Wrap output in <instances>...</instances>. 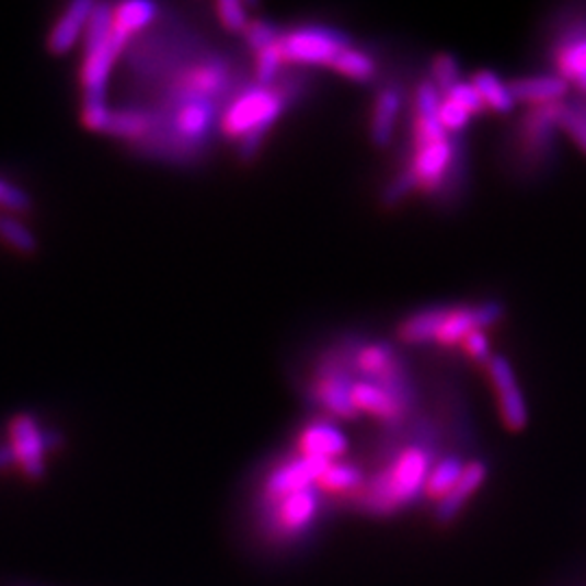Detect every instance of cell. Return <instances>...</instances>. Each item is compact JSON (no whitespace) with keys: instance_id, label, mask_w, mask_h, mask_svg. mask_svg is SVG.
Segmentation results:
<instances>
[{"instance_id":"obj_1","label":"cell","mask_w":586,"mask_h":586,"mask_svg":"<svg viewBox=\"0 0 586 586\" xmlns=\"http://www.w3.org/2000/svg\"><path fill=\"white\" fill-rule=\"evenodd\" d=\"M296 85H252L241 88L227 105L220 119V133L234 139L239 157L250 161L256 157L265 137L278 117L285 114L287 105L296 96Z\"/></svg>"},{"instance_id":"obj_2","label":"cell","mask_w":586,"mask_h":586,"mask_svg":"<svg viewBox=\"0 0 586 586\" xmlns=\"http://www.w3.org/2000/svg\"><path fill=\"white\" fill-rule=\"evenodd\" d=\"M433 469L430 450L411 446L402 450L389 468L378 471L358 491L356 504L371 515H391L426 493V482Z\"/></svg>"},{"instance_id":"obj_3","label":"cell","mask_w":586,"mask_h":586,"mask_svg":"<svg viewBox=\"0 0 586 586\" xmlns=\"http://www.w3.org/2000/svg\"><path fill=\"white\" fill-rule=\"evenodd\" d=\"M116 7L110 2H96L88 33H85V57L81 66L83 85V107H105L107 105V83L119 55L124 53L128 39L117 33L114 26Z\"/></svg>"},{"instance_id":"obj_4","label":"cell","mask_w":586,"mask_h":586,"mask_svg":"<svg viewBox=\"0 0 586 586\" xmlns=\"http://www.w3.org/2000/svg\"><path fill=\"white\" fill-rule=\"evenodd\" d=\"M337 356L351 369L356 380H367L393 398H398L409 411L413 409L417 393L411 382L409 369L400 354L384 342H352L351 346L337 348Z\"/></svg>"},{"instance_id":"obj_5","label":"cell","mask_w":586,"mask_h":586,"mask_svg":"<svg viewBox=\"0 0 586 586\" xmlns=\"http://www.w3.org/2000/svg\"><path fill=\"white\" fill-rule=\"evenodd\" d=\"M283 61L289 66H329L340 53L351 48L352 39L331 26H300L280 33Z\"/></svg>"},{"instance_id":"obj_6","label":"cell","mask_w":586,"mask_h":586,"mask_svg":"<svg viewBox=\"0 0 586 586\" xmlns=\"http://www.w3.org/2000/svg\"><path fill=\"white\" fill-rule=\"evenodd\" d=\"M561 103L530 107L517 124V159L526 172H537L548 165L556 148Z\"/></svg>"},{"instance_id":"obj_7","label":"cell","mask_w":586,"mask_h":586,"mask_svg":"<svg viewBox=\"0 0 586 586\" xmlns=\"http://www.w3.org/2000/svg\"><path fill=\"white\" fill-rule=\"evenodd\" d=\"M354 380L356 378L342 363L337 352L331 351L324 354L313 380L309 382V400L333 420H354L360 415L352 402Z\"/></svg>"},{"instance_id":"obj_8","label":"cell","mask_w":586,"mask_h":586,"mask_svg":"<svg viewBox=\"0 0 586 586\" xmlns=\"http://www.w3.org/2000/svg\"><path fill=\"white\" fill-rule=\"evenodd\" d=\"M233 68L225 59H203L185 68L168 92L170 107L192 101H222L234 88Z\"/></svg>"},{"instance_id":"obj_9","label":"cell","mask_w":586,"mask_h":586,"mask_svg":"<svg viewBox=\"0 0 586 586\" xmlns=\"http://www.w3.org/2000/svg\"><path fill=\"white\" fill-rule=\"evenodd\" d=\"M220 119V101H192L174 105L170 114V139L183 152H198L200 146L211 139Z\"/></svg>"},{"instance_id":"obj_10","label":"cell","mask_w":586,"mask_h":586,"mask_svg":"<svg viewBox=\"0 0 586 586\" xmlns=\"http://www.w3.org/2000/svg\"><path fill=\"white\" fill-rule=\"evenodd\" d=\"M552 61L556 74L586 96V15L563 22L552 42Z\"/></svg>"},{"instance_id":"obj_11","label":"cell","mask_w":586,"mask_h":586,"mask_svg":"<svg viewBox=\"0 0 586 586\" xmlns=\"http://www.w3.org/2000/svg\"><path fill=\"white\" fill-rule=\"evenodd\" d=\"M486 371H489V380L497 393V406H499V415L502 422L508 430L519 433L528 426V406L524 400V393L519 389L515 369L510 365L508 358L495 354L489 363H486Z\"/></svg>"},{"instance_id":"obj_12","label":"cell","mask_w":586,"mask_h":586,"mask_svg":"<svg viewBox=\"0 0 586 586\" xmlns=\"http://www.w3.org/2000/svg\"><path fill=\"white\" fill-rule=\"evenodd\" d=\"M11 448L15 455V463L20 469L33 478L39 480L46 473V433L39 428L35 417L31 415H18L11 426Z\"/></svg>"},{"instance_id":"obj_13","label":"cell","mask_w":586,"mask_h":586,"mask_svg":"<svg viewBox=\"0 0 586 586\" xmlns=\"http://www.w3.org/2000/svg\"><path fill=\"white\" fill-rule=\"evenodd\" d=\"M331 463L320 461V459H309V457H298L287 461L285 466L272 471V475L265 482V495L274 502L280 499L289 493L318 486L320 478Z\"/></svg>"},{"instance_id":"obj_14","label":"cell","mask_w":586,"mask_h":586,"mask_svg":"<svg viewBox=\"0 0 586 586\" xmlns=\"http://www.w3.org/2000/svg\"><path fill=\"white\" fill-rule=\"evenodd\" d=\"M274 513L280 530L289 535H300L305 532L313 519L318 517L320 504H322V489L320 486H309L296 493H289L280 499H274Z\"/></svg>"},{"instance_id":"obj_15","label":"cell","mask_w":586,"mask_h":586,"mask_svg":"<svg viewBox=\"0 0 586 586\" xmlns=\"http://www.w3.org/2000/svg\"><path fill=\"white\" fill-rule=\"evenodd\" d=\"M298 450H300V457L335 463L348 452V439L335 424L320 420V422H311L300 433Z\"/></svg>"},{"instance_id":"obj_16","label":"cell","mask_w":586,"mask_h":586,"mask_svg":"<svg viewBox=\"0 0 586 586\" xmlns=\"http://www.w3.org/2000/svg\"><path fill=\"white\" fill-rule=\"evenodd\" d=\"M94 4L96 2H92V0H74L64 9V13L57 18V22L48 35V48L55 55H66L81 39H85Z\"/></svg>"},{"instance_id":"obj_17","label":"cell","mask_w":586,"mask_h":586,"mask_svg":"<svg viewBox=\"0 0 586 586\" xmlns=\"http://www.w3.org/2000/svg\"><path fill=\"white\" fill-rule=\"evenodd\" d=\"M352 402L358 413H367L389 426H398L409 415V409L393 398L382 387L367 382V380H354L352 384Z\"/></svg>"},{"instance_id":"obj_18","label":"cell","mask_w":586,"mask_h":586,"mask_svg":"<svg viewBox=\"0 0 586 586\" xmlns=\"http://www.w3.org/2000/svg\"><path fill=\"white\" fill-rule=\"evenodd\" d=\"M515 103H524L528 107H543L563 103L570 94V83L559 74H537L521 77L508 83Z\"/></svg>"},{"instance_id":"obj_19","label":"cell","mask_w":586,"mask_h":586,"mask_svg":"<svg viewBox=\"0 0 586 586\" xmlns=\"http://www.w3.org/2000/svg\"><path fill=\"white\" fill-rule=\"evenodd\" d=\"M404 105V92L400 85H387L378 92L371 116V141L378 148H387L393 141V130Z\"/></svg>"},{"instance_id":"obj_20","label":"cell","mask_w":586,"mask_h":586,"mask_svg":"<svg viewBox=\"0 0 586 586\" xmlns=\"http://www.w3.org/2000/svg\"><path fill=\"white\" fill-rule=\"evenodd\" d=\"M484 480H486V466L482 461L468 463L459 484L437 504V519L441 524H450L463 510L466 502L482 486Z\"/></svg>"},{"instance_id":"obj_21","label":"cell","mask_w":586,"mask_h":586,"mask_svg":"<svg viewBox=\"0 0 586 586\" xmlns=\"http://www.w3.org/2000/svg\"><path fill=\"white\" fill-rule=\"evenodd\" d=\"M444 318V307H430L424 311H417L402 320L398 326V340L406 346H422V344H433L435 335L439 331Z\"/></svg>"},{"instance_id":"obj_22","label":"cell","mask_w":586,"mask_h":586,"mask_svg":"<svg viewBox=\"0 0 586 586\" xmlns=\"http://www.w3.org/2000/svg\"><path fill=\"white\" fill-rule=\"evenodd\" d=\"M471 85L478 90L480 99L484 101L486 110H493L495 114H510L517 105L508 83H504L495 72L491 70H478L471 77Z\"/></svg>"},{"instance_id":"obj_23","label":"cell","mask_w":586,"mask_h":586,"mask_svg":"<svg viewBox=\"0 0 586 586\" xmlns=\"http://www.w3.org/2000/svg\"><path fill=\"white\" fill-rule=\"evenodd\" d=\"M157 126V116L143 110H116L112 112L105 133L119 139H143Z\"/></svg>"},{"instance_id":"obj_24","label":"cell","mask_w":586,"mask_h":586,"mask_svg":"<svg viewBox=\"0 0 586 586\" xmlns=\"http://www.w3.org/2000/svg\"><path fill=\"white\" fill-rule=\"evenodd\" d=\"M157 18V4L148 0H130L117 4L114 13V26L117 33H122L126 39L130 35L143 31L152 20Z\"/></svg>"},{"instance_id":"obj_25","label":"cell","mask_w":586,"mask_h":586,"mask_svg":"<svg viewBox=\"0 0 586 586\" xmlns=\"http://www.w3.org/2000/svg\"><path fill=\"white\" fill-rule=\"evenodd\" d=\"M466 471V463L459 457H446L430 469L428 482H426V495L430 499L441 502L461 480Z\"/></svg>"},{"instance_id":"obj_26","label":"cell","mask_w":586,"mask_h":586,"mask_svg":"<svg viewBox=\"0 0 586 586\" xmlns=\"http://www.w3.org/2000/svg\"><path fill=\"white\" fill-rule=\"evenodd\" d=\"M331 68L335 72H340L342 77L356 81V83H369L376 77V70H378L374 57L367 55L360 48H354V46L346 48L344 53H340L335 57V61L331 64Z\"/></svg>"},{"instance_id":"obj_27","label":"cell","mask_w":586,"mask_h":586,"mask_svg":"<svg viewBox=\"0 0 586 586\" xmlns=\"http://www.w3.org/2000/svg\"><path fill=\"white\" fill-rule=\"evenodd\" d=\"M559 128L586 154V96L578 94L561 103Z\"/></svg>"},{"instance_id":"obj_28","label":"cell","mask_w":586,"mask_h":586,"mask_svg":"<svg viewBox=\"0 0 586 586\" xmlns=\"http://www.w3.org/2000/svg\"><path fill=\"white\" fill-rule=\"evenodd\" d=\"M363 484L365 480H363L360 469L351 463H342V461L331 463L318 482L322 491H331V493H356L363 489Z\"/></svg>"},{"instance_id":"obj_29","label":"cell","mask_w":586,"mask_h":586,"mask_svg":"<svg viewBox=\"0 0 586 586\" xmlns=\"http://www.w3.org/2000/svg\"><path fill=\"white\" fill-rule=\"evenodd\" d=\"M0 239L22 254H31L37 248L35 234L31 233L18 218L11 216H0Z\"/></svg>"},{"instance_id":"obj_30","label":"cell","mask_w":586,"mask_h":586,"mask_svg":"<svg viewBox=\"0 0 586 586\" xmlns=\"http://www.w3.org/2000/svg\"><path fill=\"white\" fill-rule=\"evenodd\" d=\"M280 33L283 31H278L274 24H269L267 20H250V24H248V28L243 31V37H245V44H248V48L254 53V55H258L261 50H265V48H269V46H274L278 39H280Z\"/></svg>"},{"instance_id":"obj_31","label":"cell","mask_w":586,"mask_h":586,"mask_svg":"<svg viewBox=\"0 0 586 586\" xmlns=\"http://www.w3.org/2000/svg\"><path fill=\"white\" fill-rule=\"evenodd\" d=\"M433 83L441 94H448L457 83H461V68L452 55L441 53L433 59Z\"/></svg>"},{"instance_id":"obj_32","label":"cell","mask_w":586,"mask_h":586,"mask_svg":"<svg viewBox=\"0 0 586 586\" xmlns=\"http://www.w3.org/2000/svg\"><path fill=\"white\" fill-rule=\"evenodd\" d=\"M216 13L220 18V22L225 24V28H229L231 33H241L248 28L250 18L248 11L243 7V2L239 0H220L216 2Z\"/></svg>"},{"instance_id":"obj_33","label":"cell","mask_w":586,"mask_h":586,"mask_svg":"<svg viewBox=\"0 0 586 586\" xmlns=\"http://www.w3.org/2000/svg\"><path fill=\"white\" fill-rule=\"evenodd\" d=\"M446 99H450V101H455L459 107H463L466 112H468L469 116H478V114H482L486 107H484V101L480 99V94H478V90L471 85V81L469 83H466V81H461V83H457L448 94H444Z\"/></svg>"},{"instance_id":"obj_34","label":"cell","mask_w":586,"mask_h":586,"mask_svg":"<svg viewBox=\"0 0 586 586\" xmlns=\"http://www.w3.org/2000/svg\"><path fill=\"white\" fill-rule=\"evenodd\" d=\"M0 207L7 209V211H13V214H20V211H28L31 207V198L28 194L18 187L15 183L7 181V179H0Z\"/></svg>"},{"instance_id":"obj_35","label":"cell","mask_w":586,"mask_h":586,"mask_svg":"<svg viewBox=\"0 0 586 586\" xmlns=\"http://www.w3.org/2000/svg\"><path fill=\"white\" fill-rule=\"evenodd\" d=\"M439 119H441L444 128H446L450 135H459L461 130L468 128L471 116H469L463 107H459L455 101H450V99L444 96L441 107H439Z\"/></svg>"},{"instance_id":"obj_36","label":"cell","mask_w":586,"mask_h":586,"mask_svg":"<svg viewBox=\"0 0 586 586\" xmlns=\"http://www.w3.org/2000/svg\"><path fill=\"white\" fill-rule=\"evenodd\" d=\"M413 189H417L415 179H413V174L409 172V168L404 165V168L400 170V174H398V176L389 183V187L384 189V205H387V207H393V205L402 203Z\"/></svg>"},{"instance_id":"obj_37","label":"cell","mask_w":586,"mask_h":586,"mask_svg":"<svg viewBox=\"0 0 586 586\" xmlns=\"http://www.w3.org/2000/svg\"><path fill=\"white\" fill-rule=\"evenodd\" d=\"M463 348L468 352L469 358L475 360V363L486 365L493 358L491 346H489V340H486L484 331H473L471 335H468V340L463 342Z\"/></svg>"},{"instance_id":"obj_38","label":"cell","mask_w":586,"mask_h":586,"mask_svg":"<svg viewBox=\"0 0 586 586\" xmlns=\"http://www.w3.org/2000/svg\"><path fill=\"white\" fill-rule=\"evenodd\" d=\"M13 463H15V455H13L11 444L0 446V471H2V469L11 468Z\"/></svg>"}]
</instances>
